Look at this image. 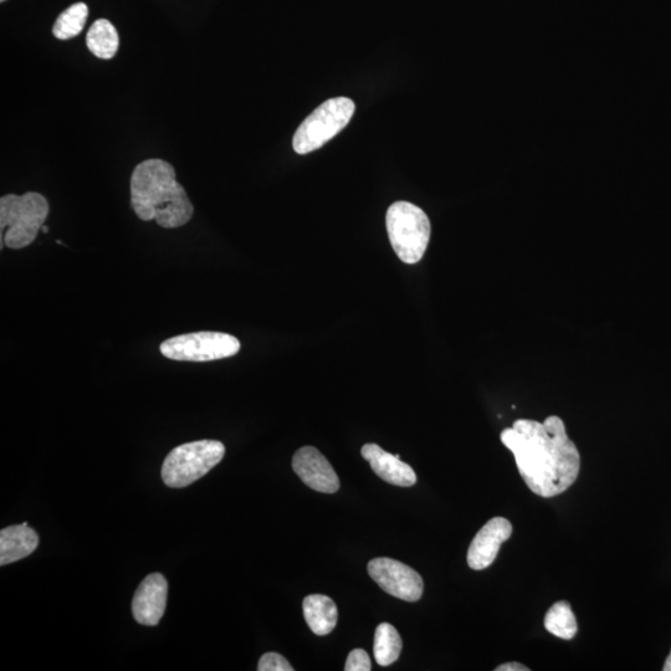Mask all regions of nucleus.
<instances>
[{
  "instance_id": "nucleus-1",
  "label": "nucleus",
  "mask_w": 671,
  "mask_h": 671,
  "mask_svg": "<svg viewBox=\"0 0 671 671\" xmlns=\"http://www.w3.org/2000/svg\"><path fill=\"white\" fill-rule=\"evenodd\" d=\"M501 442L514 454L521 478L532 493L553 498L576 483L581 455L560 417H548L544 423L516 420L503 430Z\"/></svg>"
},
{
  "instance_id": "nucleus-3",
  "label": "nucleus",
  "mask_w": 671,
  "mask_h": 671,
  "mask_svg": "<svg viewBox=\"0 0 671 671\" xmlns=\"http://www.w3.org/2000/svg\"><path fill=\"white\" fill-rule=\"evenodd\" d=\"M49 214V204L42 194L28 192L23 196L8 194L0 198V237L2 249L29 247L38 237Z\"/></svg>"
},
{
  "instance_id": "nucleus-22",
  "label": "nucleus",
  "mask_w": 671,
  "mask_h": 671,
  "mask_svg": "<svg viewBox=\"0 0 671 671\" xmlns=\"http://www.w3.org/2000/svg\"><path fill=\"white\" fill-rule=\"evenodd\" d=\"M663 670H664V671H671V652H670V654H669V657H668V659H667V662H665V665H664Z\"/></svg>"
},
{
  "instance_id": "nucleus-21",
  "label": "nucleus",
  "mask_w": 671,
  "mask_h": 671,
  "mask_svg": "<svg viewBox=\"0 0 671 671\" xmlns=\"http://www.w3.org/2000/svg\"><path fill=\"white\" fill-rule=\"evenodd\" d=\"M496 671H529L530 669L520 663H506L495 669Z\"/></svg>"
},
{
  "instance_id": "nucleus-23",
  "label": "nucleus",
  "mask_w": 671,
  "mask_h": 671,
  "mask_svg": "<svg viewBox=\"0 0 671 671\" xmlns=\"http://www.w3.org/2000/svg\"><path fill=\"white\" fill-rule=\"evenodd\" d=\"M42 230H43L44 233H48V232H49V228L46 227V225H43Z\"/></svg>"
},
{
  "instance_id": "nucleus-7",
  "label": "nucleus",
  "mask_w": 671,
  "mask_h": 671,
  "mask_svg": "<svg viewBox=\"0 0 671 671\" xmlns=\"http://www.w3.org/2000/svg\"><path fill=\"white\" fill-rule=\"evenodd\" d=\"M160 350L173 361L209 362L237 355L240 342L237 337L223 332L202 331L169 338Z\"/></svg>"
},
{
  "instance_id": "nucleus-4",
  "label": "nucleus",
  "mask_w": 671,
  "mask_h": 671,
  "mask_svg": "<svg viewBox=\"0 0 671 671\" xmlns=\"http://www.w3.org/2000/svg\"><path fill=\"white\" fill-rule=\"evenodd\" d=\"M386 224L389 242L398 258L408 265L419 263L427 252L432 233L424 210L409 202L393 203Z\"/></svg>"
},
{
  "instance_id": "nucleus-10",
  "label": "nucleus",
  "mask_w": 671,
  "mask_h": 671,
  "mask_svg": "<svg viewBox=\"0 0 671 671\" xmlns=\"http://www.w3.org/2000/svg\"><path fill=\"white\" fill-rule=\"evenodd\" d=\"M168 582L161 573H152L141 582L132 601V613L142 626L156 627L166 612Z\"/></svg>"
},
{
  "instance_id": "nucleus-5",
  "label": "nucleus",
  "mask_w": 671,
  "mask_h": 671,
  "mask_svg": "<svg viewBox=\"0 0 671 671\" xmlns=\"http://www.w3.org/2000/svg\"><path fill=\"white\" fill-rule=\"evenodd\" d=\"M225 447L218 440H198L174 448L162 465V480L168 488L182 489L222 462Z\"/></svg>"
},
{
  "instance_id": "nucleus-16",
  "label": "nucleus",
  "mask_w": 671,
  "mask_h": 671,
  "mask_svg": "<svg viewBox=\"0 0 671 671\" xmlns=\"http://www.w3.org/2000/svg\"><path fill=\"white\" fill-rule=\"evenodd\" d=\"M402 647V638L398 630L389 623L379 624L375 634V647H373L377 664L381 667H388L397 662Z\"/></svg>"
},
{
  "instance_id": "nucleus-12",
  "label": "nucleus",
  "mask_w": 671,
  "mask_h": 671,
  "mask_svg": "<svg viewBox=\"0 0 671 671\" xmlns=\"http://www.w3.org/2000/svg\"><path fill=\"white\" fill-rule=\"evenodd\" d=\"M362 457L370 463L371 468L375 473L387 483L402 486V488H409L417 483V474L408 465L402 462L399 454L392 455L377 444L363 445L361 450Z\"/></svg>"
},
{
  "instance_id": "nucleus-24",
  "label": "nucleus",
  "mask_w": 671,
  "mask_h": 671,
  "mask_svg": "<svg viewBox=\"0 0 671 671\" xmlns=\"http://www.w3.org/2000/svg\"><path fill=\"white\" fill-rule=\"evenodd\" d=\"M0 2H2V3H3V2H5V0H0Z\"/></svg>"
},
{
  "instance_id": "nucleus-14",
  "label": "nucleus",
  "mask_w": 671,
  "mask_h": 671,
  "mask_svg": "<svg viewBox=\"0 0 671 671\" xmlns=\"http://www.w3.org/2000/svg\"><path fill=\"white\" fill-rule=\"evenodd\" d=\"M305 621L312 633L324 637L335 629L337 624V607L330 597L322 594H311L302 603Z\"/></svg>"
},
{
  "instance_id": "nucleus-6",
  "label": "nucleus",
  "mask_w": 671,
  "mask_h": 671,
  "mask_svg": "<svg viewBox=\"0 0 671 671\" xmlns=\"http://www.w3.org/2000/svg\"><path fill=\"white\" fill-rule=\"evenodd\" d=\"M355 111V102L347 97L327 100L297 128L293 140L294 151L299 155H307L319 150L350 124Z\"/></svg>"
},
{
  "instance_id": "nucleus-8",
  "label": "nucleus",
  "mask_w": 671,
  "mask_h": 671,
  "mask_svg": "<svg viewBox=\"0 0 671 671\" xmlns=\"http://www.w3.org/2000/svg\"><path fill=\"white\" fill-rule=\"evenodd\" d=\"M368 573L384 592L407 602L422 597L424 583L417 571L392 558H375L368 563Z\"/></svg>"
},
{
  "instance_id": "nucleus-18",
  "label": "nucleus",
  "mask_w": 671,
  "mask_h": 671,
  "mask_svg": "<svg viewBox=\"0 0 671 671\" xmlns=\"http://www.w3.org/2000/svg\"><path fill=\"white\" fill-rule=\"evenodd\" d=\"M89 9L85 3L71 5L65 12L60 14L53 28L55 38L69 40L83 32Z\"/></svg>"
},
{
  "instance_id": "nucleus-17",
  "label": "nucleus",
  "mask_w": 671,
  "mask_h": 671,
  "mask_svg": "<svg viewBox=\"0 0 671 671\" xmlns=\"http://www.w3.org/2000/svg\"><path fill=\"white\" fill-rule=\"evenodd\" d=\"M545 628L557 638L570 640L578 632L577 619L572 612L571 604L561 601L553 604L545 616Z\"/></svg>"
},
{
  "instance_id": "nucleus-20",
  "label": "nucleus",
  "mask_w": 671,
  "mask_h": 671,
  "mask_svg": "<svg viewBox=\"0 0 671 671\" xmlns=\"http://www.w3.org/2000/svg\"><path fill=\"white\" fill-rule=\"evenodd\" d=\"M372 669L371 659L363 649L352 650L346 662V671H370Z\"/></svg>"
},
{
  "instance_id": "nucleus-11",
  "label": "nucleus",
  "mask_w": 671,
  "mask_h": 671,
  "mask_svg": "<svg viewBox=\"0 0 671 671\" xmlns=\"http://www.w3.org/2000/svg\"><path fill=\"white\" fill-rule=\"evenodd\" d=\"M512 525L505 517H494L474 537L468 551V565L475 571L493 565L501 545L510 539Z\"/></svg>"
},
{
  "instance_id": "nucleus-2",
  "label": "nucleus",
  "mask_w": 671,
  "mask_h": 671,
  "mask_svg": "<svg viewBox=\"0 0 671 671\" xmlns=\"http://www.w3.org/2000/svg\"><path fill=\"white\" fill-rule=\"evenodd\" d=\"M131 206L145 222L156 220L162 228L183 227L193 217L194 207L176 179V171L163 160H147L131 177Z\"/></svg>"
},
{
  "instance_id": "nucleus-9",
  "label": "nucleus",
  "mask_w": 671,
  "mask_h": 671,
  "mask_svg": "<svg viewBox=\"0 0 671 671\" xmlns=\"http://www.w3.org/2000/svg\"><path fill=\"white\" fill-rule=\"evenodd\" d=\"M293 469L302 483L324 494H335L340 480L329 460L314 447H304L294 455Z\"/></svg>"
},
{
  "instance_id": "nucleus-13",
  "label": "nucleus",
  "mask_w": 671,
  "mask_h": 671,
  "mask_svg": "<svg viewBox=\"0 0 671 671\" xmlns=\"http://www.w3.org/2000/svg\"><path fill=\"white\" fill-rule=\"evenodd\" d=\"M39 545L37 532L28 522L5 527L0 531V566L10 565L32 555Z\"/></svg>"
},
{
  "instance_id": "nucleus-19",
  "label": "nucleus",
  "mask_w": 671,
  "mask_h": 671,
  "mask_svg": "<svg viewBox=\"0 0 671 671\" xmlns=\"http://www.w3.org/2000/svg\"><path fill=\"white\" fill-rule=\"evenodd\" d=\"M259 671H294L288 660L278 653H266L259 660Z\"/></svg>"
},
{
  "instance_id": "nucleus-15",
  "label": "nucleus",
  "mask_w": 671,
  "mask_h": 671,
  "mask_svg": "<svg viewBox=\"0 0 671 671\" xmlns=\"http://www.w3.org/2000/svg\"><path fill=\"white\" fill-rule=\"evenodd\" d=\"M87 48L96 58L109 60L119 50L120 38L109 20L99 19L91 25L86 37Z\"/></svg>"
}]
</instances>
